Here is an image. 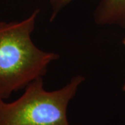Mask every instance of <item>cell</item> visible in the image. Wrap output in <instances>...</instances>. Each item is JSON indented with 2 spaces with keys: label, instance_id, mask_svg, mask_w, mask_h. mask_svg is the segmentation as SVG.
Masks as SVG:
<instances>
[{
  "label": "cell",
  "instance_id": "cell-5",
  "mask_svg": "<svg viewBox=\"0 0 125 125\" xmlns=\"http://www.w3.org/2000/svg\"><path fill=\"white\" fill-rule=\"evenodd\" d=\"M123 90H124V92H125V84H124V86H123Z\"/></svg>",
  "mask_w": 125,
  "mask_h": 125
},
{
  "label": "cell",
  "instance_id": "cell-6",
  "mask_svg": "<svg viewBox=\"0 0 125 125\" xmlns=\"http://www.w3.org/2000/svg\"><path fill=\"white\" fill-rule=\"evenodd\" d=\"M122 43H123V45H125V38L123 40V41H122Z\"/></svg>",
  "mask_w": 125,
  "mask_h": 125
},
{
  "label": "cell",
  "instance_id": "cell-3",
  "mask_svg": "<svg viewBox=\"0 0 125 125\" xmlns=\"http://www.w3.org/2000/svg\"><path fill=\"white\" fill-rule=\"evenodd\" d=\"M99 26H117L125 29V0H102L93 14Z\"/></svg>",
  "mask_w": 125,
  "mask_h": 125
},
{
  "label": "cell",
  "instance_id": "cell-2",
  "mask_svg": "<svg viewBox=\"0 0 125 125\" xmlns=\"http://www.w3.org/2000/svg\"><path fill=\"white\" fill-rule=\"evenodd\" d=\"M84 80L76 75L62 88L47 91L42 77L37 78L15 101L0 99V125H70L67 106Z\"/></svg>",
  "mask_w": 125,
  "mask_h": 125
},
{
  "label": "cell",
  "instance_id": "cell-4",
  "mask_svg": "<svg viewBox=\"0 0 125 125\" xmlns=\"http://www.w3.org/2000/svg\"><path fill=\"white\" fill-rule=\"evenodd\" d=\"M72 0H49V3L52 6V13L50 18V21L52 22L59 12L68 5Z\"/></svg>",
  "mask_w": 125,
  "mask_h": 125
},
{
  "label": "cell",
  "instance_id": "cell-1",
  "mask_svg": "<svg viewBox=\"0 0 125 125\" xmlns=\"http://www.w3.org/2000/svg\"><path fill=\"white\" fill-rule=\"evenodd\" d=\"M39 13L36 9L22 21L0 22V99L42 77L50 62L59 58L39 49L31 39Z\"/></svg>",
  "mask_w": 125,
  "mask_h": 125
}]
</instances>
